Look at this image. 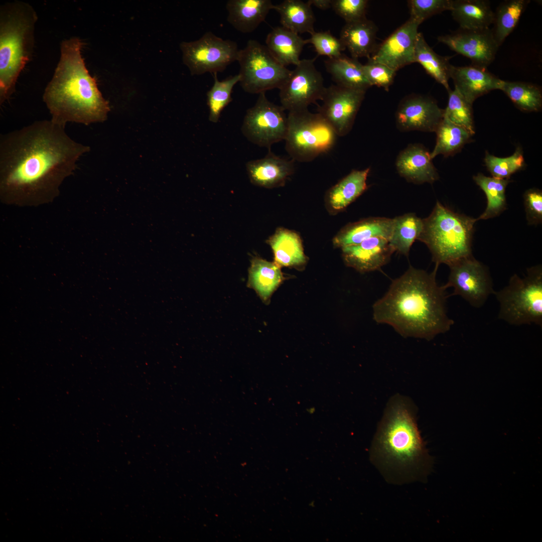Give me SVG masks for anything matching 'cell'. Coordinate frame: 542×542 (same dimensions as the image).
<instances>
[{"instance_id":"obj_44","label":"cell","mask_w":542,"mask_h":542,"mask_svg":"<svg viewBox=\"0 0 542 542\" xmlns=\"http://www.w3.org/2000/svg\"><path fill=\"white\" fill-rule=\"evenodd\" d=\"M367 0H332V8L346 23L366 18Z\"/></svg>"},{"instance_id":"obj_39","label":"cell","mask_w":542,"mask_h":542,"mask_svg":"<svg viewBox=\"0 0 542 542\" xmlns=\"http://www.w3.org/2000/svg\"><path fill=\"white\" fill-rule=\"evenodd\" d=\"M449 99L444 109V117L467 130L472 136L475 133L472 105L454 89L448 92Z\"/></svg>"},{"instance_id":"obj_2","label":"cell","mask_w":542,"mask_h":542,"mask_svg":"<svg viewBox=\"0 0 542 542\" xmlns=\"http://www.w3.org/2000/svg\"><path fill=\"white\" fill-rule=\"evenodd\" d=\"M438 267L428 273L410 266L373 305L374 320L404 337L431 340L449 331L454 321L447 315L446 289L436 280Z\"/></svg>"},{"instance_id":"obj_41","label":"cell","mask_w":542,"mask_h":542,"mask_svg":"<svg viewBox=\"0 0 542 542\" xmlns=\"http://www.w3.org/2000/svg\"><path fill=\"white\" fill-rule=\"evenodd\" d=\"M408 3L410 18L421 24L434 15L450 11L452 0H410Z\"/></svg>"},{"instance_id":"obj_28","label":"cell","mask_w":542,"mask_h":542,"mask_svg":"<svg viewBox=\"0 0 542 542\" xmlns=\"http://www.w3.org/2000/svg\"><path fill=\"white\" fill-rule=\"evenodd\" d=\"M266 47L273 56L285 67L297 65L300 56L307 40L282 26L277 27L267 34Z\"/></svg>"},{"instance_id":"obj_14","label":"cell","mask_w":542,"mask_h":542,"mask_svg":"<svg viewBox=\"0 0 542 542\" xmlns=\"http://www.w3.org/2000/svg\"><path fill=\"white\" fill-rule=\"evenodd\" d=\"M366 91L346 88L337 84L326 87L319 113L332 126L338 137L351 130Z\"/></svg>"},{"instance_id":"obj_31","label":"cell","mask_w":542,"mask_h":542,"mask_svg":"<svg viewBox=\"0 0 542 542\" xmlns=\"http://www.w3.org/2000/svg\"><path fill=\"white\" fill-rule=\"evenodd\" d=\"M308 2L285 0L274 5L273 9L280 16L282 26L298 34L315 32V18Z\"/></svg>"},{"instance_id":"obj_16","label":"cell","mask_w":542,"mask_h":542,"mask_svg":"<svg viewBox=\"0 0 542 542\" xmlns=\"http://www.w3.org/2000/svg\"><path fill=\"white\" fill-rule=\"evenodd\" d=\"M420 25L410 18L376 47L368 61L383 64L396 72L415 63V47Z\"/></svg>"},{"instance_id":"obj_26","label":"cell","mask_w":542,"mask_h":542,"mask_svg":"<svg viewBox=\"0 0 542 542\" xmlns=\"http://www.w3.org/2000/svg\"><path fill=\"white\" fill-rule=\"evenodd\" d=\"M377 31L374 23L365 18L346 23L341 29L339 38L352 58L357 59L365 57L368 59L377 47Z\"/></svg>"},{"instance_id":"obj_37","label":"cell","mask_w":542,"mask_h":542,"mask_svg":"<svg viewBox=\"0 0 542 542\" xmlns=\"http://www.w3.org/2000/svg\"><path fill=\"white\" fill-rule=\"evenodd\" d=\"M519 109L526 112L539 111L542 106V93L535 84L520 81L502 80L500 88Z\"/></svg>"},{"instance_id":"obj_30","label":"cell","mask_w":542,"mask_h":542,"mask_svg":"<svg viewBox=\"0 0 542 542\" xmlns=\"http://www.w3.org/2000/svg\"><path fill=\"white\" fill-rule=\"evenodd\" d=\"M327 71L337 85L353 89L366 91L371 87L357 59L342 54L325 61Z\"/></svg>"},{"instance_id":"obj_35","label":"cell","mask_w":542,"mask_h":542,"mask_svg":"<svg viewBox=\"0 0 542 542\" xmlns=\"http://www.w3.org/2000/svg\"><path fill=\"white\" fill-rule=\"evenodd\" d=\"M529 3V0H507L497 7L492 31L499 47L514 30Z\"/></svg>"},{"instance_id":"obj_22","label":"cell","mask_w":542,"mask_h":542,"mask_svg":"<svg viewBox=\"0 0 542 542\" xmlns=\"http://www.w3.org/2000/svg\"><path fill=\"white\" fill-rule=\"evenodd\" d=\"M393 225V218L371 217L350 223L342 227L334 236L335 247L358 244L372 237L379 236L389 240Z\"/></svg>"},{"instance_id":"obj_38","label":"cell","mask_w":542,"mask_h":542,"mask_svg":"<svg viewBox=\"0 0 542 542\" xmlns=\"http://www.w3.org/2000/svg\"><path fill=\"white\" fill-rule=\"evenodd\" d=\"M217 74H213V84L207 93L208 119L213 123L218 121L222 111L232 100L231 93L233 88L240 80L238 74L222 81L218 80Z\"/></svg>"},{"instance_id":"obj_36","label":"cell","mask_w":542,"mask_h":542,"mask_svg":"<svg viewBox=\"0 0 542 542\" xmlns=\"http://www.w3.org/2000/svg\"><path fill=\"white\" fill-rule=\"evenodd\" d=\"M435 132L437 140L434 149L430 153L432 159L439 155L448 157L455 154L472 137L465 128L444 117Z\"/></svg>"},{"instance_id":"obj_12","label":"cell","mask_w":542,"mask_h":542,"mask_svg":"<svg viewBox=\"0 0 542 542\" xmlns=\"http://www.w3.org/2000/svg\"><path fill=\"white\" fill-rule=\"evenodd\" d=\"M317 57L301 60L280 88L281 105L285 110L306 109L310 104L322 100L326 87L322 74L315 65Z\"/></svg>"},{"instance_id":"obj_34","label":"cell","mask_w":542,"mask_h":542,"mask_svg":"<svg viewBox=\"0 0 542 542\" xmlns=\"http://www.w3.org/2000/svg\"><path fill=\"white\" fill-rule=\"evenodd\" d=\"M473 180L485 193L487 198L486 209L477 218V221L499 215L506 209L505 190L510 181L487 177L481 173L474 176Z\"/></svg>"},{"instance_id":"obj_17","label":"cell","mask_w":542,"mask_h":542,"mask_svg":"<svg viewBox=\"0 0 542 542\" xmlns=\"http://www.w3.org/2000/svg\"><path fill=\"white\" fill-rule=\"evenodd\" d=\"M444 109L435 100L420 94H410L399 102L395 122L401 131L435 132L444 118Z\"/></svg>"},{"instance_id":"obj_32","label":"cell","mask_w":542,"mask_h":542,"mask_svg":"<svg viewBox=\"0 0 542 542\" xmlns=\"http://www.w3.org/2000/svg\"><path fill=\"white\" fill-rule=\"evenodd\" d=\"M451 56H442L437 54L426 41L422 33L419 32L415 47V62L419 63L426 72L448 92L452 65Z\"/></svg>"},{"instance_id":"obj_9","label":"cell","mask_w":542,"mask_h":542,"mask_svg":"<svg viewBox=\"0 0 542 542\" xmlns=\"http://www.w3.org/2000/svg\"><path fill=\"white\" fill-rule=\"evenodd\" d=\"M236 61L240 67L239 83L249 93L259 94L280 89L291 72L273 56L265 45L254 40H249L239 50Z\"/></svg>"},{"instance_id":"obj_3","label":"cell","mask_w":542,"mask_h":542,"mask_svg":"<svg viewBox=\"0 0 542 542\" xmlns=\"http://www.w3.org/2000/svg\"><path fill=\"white\" fill-rule=\"evenodd\" d=\"M417 408L409 397L388 400L370 450L371 461L385 479L403 484L426 479L431 459L417 424Z\"/></svg>"},{"instance_id":"obj_18","label":"cell","mask_w":542,"mask_h":542,"mask_svg":"<svg viewBox=\"0 0 542 542\" xmlns=\"http://www.w3.org/2000/svg\"><path fill=\"white\" fill-rule=\"evenodd\" d=\"M345 264L363 273L378 270L390 260L394 252L389 239L375 236L341 248Z\"/></svg>"},{"instance_id":"obj_13","label":"cell","mask_w":542,"mask_h":542,"mask_svg":"<svg viewBox=\"0 0 542 542\" xmlns=\"http://www.w3.org/2000/svg\"><path fill=\"white\" fill-rule=\"evenodd\" d=\"M449 267L448 282L443 286L445 289L453 288L450 296H460L472 307L479 308L493 295L495 291L489 269L473 256Z\"/></svg>"},{"instance_id":"obj_21","label":"cell","mask_w":542,"mask_h":542,"mask_svg":"<svg viewBox=\"0 0 542 542\" xmlns=\"http://www.w3.org/2000/svg\"><path fill=\"white\" fill-rule=\"evenodd\" d=\"M395 166L400 176L414 184H432L439 178L430 153L421 144L409 145L401 151Z\"/></svg>"},{"instance_id":"obj_27","label":"cell","mask_w":542,"mask_h":542,"mask_svg":"<svg viewBox=\"0 0 542 542\" xmlns=\"http://www.w3.org/2000/svg\"><path fill=\"white\" fill-rule=\"evenodd\" d=\"M276 262L253 257L248 269V286L253 289L262 301L268 303L274 292L287 279Z\"/></svg>"},{"instance_id":"obj_33","label":"cell","mask_w":542,"mask_h":542,"mask_svg":"<svg viewBox=\"0 0 542 542\" xmlns=\"http://www.w3.org/2000/svg\"><path fill=\"white\" fill-rule=\"evenodd\" d=\"M423 228V220L414 213L393 218L389 242L394 251L408 256L412 245L418 240Z\"/></svg>"},{"instance_id":"obj_20","label":"cell","mask_w":542,"mask_h":542,"mask_svg":"<svg viewBox=\"0 0 542 542\" xmlns=\"http://www.w3.org/2000/svg\"><path fill=\"white\" fill-rule=\"evenodd\" d=\"M455 89L471 104L489 92L500 90L502 80L485 68L474 65L455 66L450 70Z\"/></svg>"},{"instance_id":"obj_7","label":"cell","mask_w":542,"mask_h":542,"mask_svg":"<svg viewBox=\"0 0 542 542\" xmlns=\"http://www.w3.org/2000/svg\"><path fill=\"white\" fill-rule=\"evenodd\" d=\"M493 295L499 303L498 318L510 325L542 327V267L528 268L523 278L514 274L508 284Z\"/></svg>"},{"instance_id":"obj_11","label":"cell","mask_w":542,"mask_h":542,"mask_svg":"<svg viewBox=\"0 0 542 542\" xmlns=\"http://www.w3.org/2000/svg\"><path fill=\"white\" fill-rule=\"evenodd\" d=\"M285 111L281 105L269 101L265 93L259 94L256 103L246 111L244 117L241 127L243 135L253 144L270 149L285 139L288 119Z\"/></svg>"},{"instance_id":"obj_46","label":"cell","mask_w":542,"mask_h":542,"mask_svg":"<svg viewBox=\"0 0 542 542\" xmlns=\"http://www.w3.org/2000/svg\"><path fill=\"white\" fill-rule=\"evenodd\" d=\"M308 2L311 6L313 5L322 10L332 7V0H309Z\"/></svg>"},{"instance_id":"obj_40","label":"cell","mask_w":542,"mask_h":542,"mask_svg":"<svg viewBox=\"0 0 542 542\" xmlns=\"http://www.w3.org/2000/svg\"><path fill=\"white\" fill-rule=\"evenodd\" d=\"M484 162L493 177L508 179L515 172L524 167V159L520 148H517L511 156L498 158L486 153Z\"/></svg>"},{"instance_id":"obj_43","label":"cell","mask_w":542,"mask_h":542,"mask_svg":"<svg viewBox=\"0 0 542 542\" xmlns=\"http://www.w3.org/2000/svg\"><path fill=\"white\" fill-rule=\"evenodd\" d=\"M365 76L371 84L383 88L385 91L389 90L393 83L396 71L380 63L367 62L362 65Z\"/></svg>"},{"instance_id":"obj_45","label":"cell","mask_w":542,"mask_h":542,"mask_svg":"<svg viewBox=\"0 0 542 542\" xmlns=\"http://www.w3.org/2000/svg\"><path fill=\"white\" fill-rule=\"evenodd\" d=\"M526 219L528 225H538L542 221V192L530 189L524 194Z\"/></svg>"},{"instance_id":"obj_6","label":"cell","mask_w":542,"mask_h":542,"mask_svg":"<svg viewBox=\"0 0 542 542\" xmlns=\"http://www.w3.org/2000/svg\"><path fill=\"white\" fill-rule=\"evenodd\" d=\"M418 240L430 250L436 266H449L473 256L472 237L477 218L455 212L437 201L430 215L423 219Z\"/></svg>"},{"instance_id":"obj_1","label":"cell","mask_w":542,"mask_h":542,"mask_svg":"<svg viewBox=\"0 0 542 542\" xmlns=\"http://www.w3.org/2000/svg\"><path fill=\"white\" fill-rule=\"evenodd\" d=\"M89 151L51 120L36 121L1 135V201L19 206L53 201L79 159Z\"/></svg>"},{"instance_id":"obj_19","label":"cell","mask_w":542,"mask_h":542,"mask_svg":"<svg viewBox=\"0 0 542 542\" xmlns=\"http://www.w3.org/2000/svg\"><path fill=\"white\" fill-rule=\"evenodd\" d=\"M250 182L267 189L284 186L295 171V161L277 156L269 150L261 159L246 164Z\"/></svg>"},{"instance_id":"obj_25","label":"cell","mask_w":542,"mask_h":542,"mask_svg":"<svg viewBox=\"0 0 542 542\" xmlns=\"http://www.w3.org/2000/svg\"><path fill=\"white\" fill-rule=\"evenodd\" d=\"M273 7L270 0H229L226 5L227 21L240 32L251 33L264 21Z\"/></svg>"},{"instance_id":"obj_10","label":"cell","mask_w":542,"mask_h":542,"mask_svg":"<svg viewBox=\"0 0 542 542\" xmlns=\"http://www.w3.org/2000/svg\"><path fill=\"white\" fill-rule=\"evenodd\" d=\"M180 47L183 62L193 75L223 71L237 60L239 50L235 42L224 40L211 32L196 41L183 42Z\"/></svg>"},{"instance_id":"obj_15","label":"cell","mask_w":542,"mask_h":542,"mask_svg":"<svg viewBox=\"0 0 542 542\" xmlns=\"http://www.w3.org/2000/svg\"><path fill=\"white\" fill-rule=\"evenodd\" d=\"M451 50L469 59L472 65L486 69L495 58L499 48L489 28L459 30L437 38Z\"/></svg>"},{"instance_id":"obj_24","label":"cell","mask_w":542,"mask_h":542,"mask_svg":"<svg viewBox=\"0 0 542 542\" xmlns=\"http://www.w3.org/2000/svg\"><path fill=\"white\" fill-rule=\"evenodd\" d=\"M274 255V262L282 266L304 269L308 262L304 253L302 241L299 234L294 230L278 228L267 240Z\"/></svg>"},{"instance_id":"obj_23","label":"cell","mask_w":542,"mask_h":542,"mask_svg":"<svg viewBox=\"0 0 542 542\" xmlns=\"http://www.w3.org/2000/svg\"><path fill=\"white\" fill-rule=\"evenodd\" d=\"M369 172L370 168L353 170L327 191L325 202L330 213L335 214L343 211L367 190Z\"/></svg>"},{"instance_id":"obj_4","label":"cell","mask_w":542,"mask_h":542,"mask_svg":"<svg viewBox=\"0 0 542 542\" xmlns=\"http://www.w3.org/2000/svg\"><path fill=\"white\" fill-rule=\"evenodd\" d=\"M82 46L75 37L61 42L60 60L43 95L51 121L64 127L69 122L86 125L103 122L110 111L86 67Z\"/></svg>"},{"instance_id":"obj_5","label":"cell","mask_w":542,"mask_h":542,"mask_svg":"<svg viewBox=\"0 0 542 542\" xmlns=\"http://www.w3.org/2000/svg\"><path fill=\"white\" fill-rule=\"evenodd\" d=\"M38 17L29 4L16 1L0 10V104L10 98L32 55Z\"/></svg>"},{"instance_id":"obj_42","label":"cell","mask_w":542,"mask_h":542,"mask_svg":"<svg viewBox=\"0 0 542 542\" xmlns=\"http://www.w3.org/2000/svg\"><path fill=\"white\" fill-rule=\"evenodd\" d=\"M306 40L307 44L313 45L318 56H326L328 58L340 56L346 49L340 38L332 35L330 31L315 32Z\"/></svg>"},{"instance_id":"obj_8","label":"cell","mask_w":542,"mask_h":542,"mask_svg":"<svg viewBox=\"0 0 542 542\" xmlns=\"http://www.w3.org/2000/svg\"><path fill=\"white\" fill-rule=\"evenodd\" d=\"M285 149L295 162H309L329 152L338 137L319 113L308 108L289 111Z\"/></svg>"},{"instance_id":"obj_29","label":"cell","mask_w":542,"mask_h":542,"mask_svg":"<svg viewBox=\"0 0 542 542\" xmlns=\"http://www.w3.org/2000/svg\"><path fill=\"white\" fill-rule=\"evenodd\" d=\"M450 11L461 29H485L494 22V12L488 1L452 0Z\"/></svg>"}]
</instances>
